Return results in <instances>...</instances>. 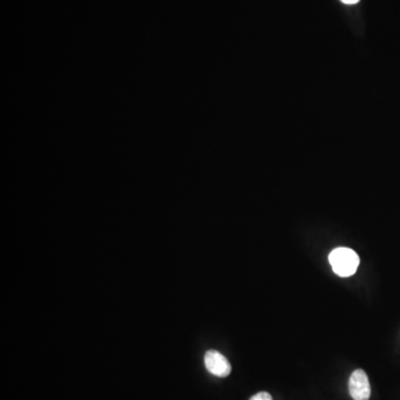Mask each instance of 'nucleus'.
<instances>
[{
    "label": "nucleus",
    "mask_w": 400,
    "mask_h": 400,
    "mask_svg": "<svg viewBox=\"0 0 400 400\" xmlns=\"http://www.w3.org/2000/svg\"><path fill=\"white\" fill-rule=\"evenodd\" d=\"M350 394L354 400H369L372 394V388L368 376L363 369H357L352 372L350 378Z\"/></svg>",
    "instance_id": "obj_2"
},
{
    "label": "nucleus",
    "mask_w": 400,
    "mask_h": 400,
    "mask_svg": "<svg viewBox=\"0 0 400 400\" xmlns=\"http://www.w3.org/2000/svg\"><path fill=\"white\" fill-rule=\"evenodd\" d=\"M330 263L334 273L339 277H350L357 272L359 257L350 248L339 247L330 253Z\"/></svg>",
    "instance_id": "obj_1"
},
{
    "label": "nucleus",
    "mask_w": 400,
    "mask_h": 400,
    "mask_svg": "<svg viewBox=\"0 0 400 400\" xmlns=\"http://www.w3.org/2000/svg\"><path fill=\"white\" fill-rule=\"evenodd\" d=\"M341 3H346V5H355L359 3L361 0H341Z\"/></svg>",
    "instance_id": "obj_5"
},
{
    "label": "nucleus",
    "mask_w": 400,
    "mask_h": 400,
    "mask_svg": "<svg viewBox=\"0 0 400 400\" xmlns=\"http://www.w3.org/2000/svg\"><path fill=\"white\" fill-rule=\"evenodd\" d=\"M204 366L210 374L217 377H227L231 372V366L227 358L217 350H208L204 354Z\"/></svg>",
    "instance_id": "obj_3"
},
{
    "label": "nucleus",
    "mask_w": 400,
    "mask_h": 400,
    "mask_svg": "<svg viewBox=\"0 0 400 400\" xmlns=\"http://www.w3.org/2000/svg\"><path fill=\"white\" fill-rule=\"evenodd\" d=\"M249 400H273V397H272L268 392H258V394H256L255 396H253Z\"/></svg>",
    "instance_id": "obj_4"
}]
</instances>
